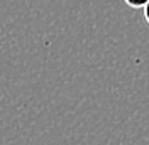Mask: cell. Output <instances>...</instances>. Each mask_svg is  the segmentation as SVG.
I'll use <instances>...</instances> for the list:
<instances>
[{
    "mask_svg": "<svg viewBox=\"0 0 149 145\" xmlns=\"http://www.w3.org/2000/svg\"><path fill=\"white\" fill-rule=\"evenodd\" d=\"M124 2H125L129 7H132V9H144L149 0H124Z\"/></svg>",
    "mask_w": 149,
    "mask_h": 145,
    "instance_id": "6da1fadb",
    "label": "cell"
},
{
    "mask_svg": "<svg viewBox=\"0 0 149 145\" xmlns=\"http://www.w3.org/2000/svg\"><path fill=\"white\" fill-rule=\"evenodd\" d=\"M144 19H146V22L149 24V2L146 3V7H144Z\"/></svg>",
    "mask_w": 149,
    "mask_h": 145,
    "instance_id": "7a4b0ae2",
    "label": "cell"
}]
</instances>
